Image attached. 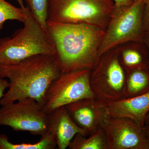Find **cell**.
Segmentation results:
<instances>
[{
    "label": "cell",
    "instance_id": "obj_21",
    "mask_svg": "<svg viewBox=\"0 0 149 149\" xmlns=\"http://www.w3.org/2000/svg\"><path fill=\"white\" fill-rule=\"evenodd\" d=\"M115 3V6L121 7L132 5L135 2L134 0H113Z\"/></svg>",
    "mask_w": 149,
    "mask_h": 149
},
{
    "label": "cell",
    "instance_id": "obj_10",
    "mask_svg": "<svg viewBox=\"0 0 149 149\" xmlns=\"http://www.w3.org/2000/svg\"><path fill=\"white\" fill-rule=\"evenodd\" d=\"M65 107L73 121L88 136L100 127L107 116L105 105L95 98L82 99Z\"/></svg>",
    "mask_w": 149,
    "mask_h": 149
},
{
    "label": "cell",
    "instance_id": "obj_4",
    "mask_svg": "<svg viewBox=\"0 0 149 149\" xmlns=\"http://www.w3.org/2000/svg\"><path fill=\"white\" fill-rule=\"evenodd\" d=\"M114 6L113 0H49L48 21L106 29Z\"/></svg>",
    "mask_w": 149,
    "mask_h": 149
},
{
    "label": "cell",
    "instance_id": "obj_11",
    "mask_svg": "<svg viewBox=\"0 0 149 149\" xmlns=\"http://www.w3.org/2000/svg\"><path fill=\"white\" fill-rule=\"evenodd\" d=\"M106 109L108 116L130 118L143 127L149 112V91L109 103L106 105Z\"/></svg>",
    "mask_w": 149,
    "mask_h": 149
},
{
    "label": "cell",
    "instance_id": "obj_20",
    "mask_svg": "<svg viewBox=\"0 0 149 149\" xmlns=\"http://www.w3.org/2000/svg\"><path fill=\"white\" fill-rule=\"evenodd\" d=\"M9 81L4 78L0 77V100L4 95L5 91L8 88Z\"/></svg>",
    "mask_w": 149,
    "mask_h": 149
},
{
    "label": "cell",
    "instance_id": "obj_14",
    "mask_svg": "<svg viewBox=\"0 0 149 149\" xmlns=\"http://www.w3.org/2000/svg\"><path fill=\"white\" fill-rule=\"evenodd\" d=\"M127 97L142 95L149 91V67L125 70Z\"/></svg>",
    "mask_w": 149,
    "mask_h": 149
},
{
    "label": "cell",
    "instance_id": "obj_17",
    "mask_svg": "<svg viewBox=\"0 0 149 149\" xmlns=\"http://www.w3.org/2000/svg\"><path fill=\"white\" fill-rule=\"evenodd\" d=\"M27 6L35 19L47 34L49 0H24Z\"/></svg>",
    "mask_w": 149,
    "mask_h": 149
},
{
    "label": "cell",
    "instance_id": "obj_12",
    "mask_svg": "<svg viewBox=\"0 0 149 149\" xmlns=\"http://www.w3.org/2000/svg\"><path fill=\"white\" fill-rule=\"evenodd\" d=\"M48 131L55 138L58 149H65L77 134L88 136L87 132L73 121L65 106L60 107L48 114Z\"/></svg>",
    "mask_w": 149,
    "mask_h": 149
},
{
    "label": "cell",
    "instance_id": "obj_19",
    "mask_svg": "<svg viewBox=\"0 0 149 149\" xmlns=\"http://www.w3.org/2000/svg\"><path fill=\"white\" fill-rule=\"evenodd\" d=\"M143 12V26L145 33L149 32V0H144Z\"/></svg>",
    "mask_w": 149,
    "mask_h": 149
},
{
    "label": "cell",
    "instance_id": "obj_22",
    "mask_svg": "<svg viewBox=\"0 0 149 149\" xmlns=\"http://www.w3.org/2000/svg\"><path fill=\"white\" fill-rule=\"evenodd\" d=\"M144 42L145 43L148 49L149 53V32H146L145 33V36H144Z\"/></svg>",
    "mask_w": 149,
    "mask_h": 149
},
{
    "label": "cell",
    "instance_id": "obj_1",
    "mask_svg": "<svg viewBox=\"0 0 149 149\" xmlns=\"http://www.w3.org/2000/svg\"><path fill=\"white\" fill-rule=\"evenodd\" d=\"M47 28L54 58L61 73L93 68L105 29L90 24L49 21Z\"/></svg>",
    "mask_w": 149,
    "mask_h": 149
},
{
    "label": "cell",
    "instance_id": "obj_18",
    "mask_svg": "<svg viewBox=\"0 0 149 149\" xmlns=\"http://www.w3.org/2000/svg\"><path fill=\"white\" fill-rule=\"evenodd\" d=\"M25 18V15L21 8L16 7L5 0H0V31L6 21L15 20L23 22Z\"/></svg>",
    "mask_w": 149,
    "mask_h": 149
},
{
    "label": "cell",
    "instance_id": "obj_25",
    "mask_svg": "<svg viewBox=\"0 0 149 149\" xmlns=\"http://www.w3.org/2000/svg\"><path fill=\"white\" fill-rule=\"evenodd\" d=\"M138 1V0H134V1Z\"/></svg>",
    "mask_w": 149,
    "mask_h": 149
},
{
    "label": "cell",
    "instance_id": "obj_5",
    "mask_svg": "<svg viewBox=\"0 0 149 149\" xmlns=\"http://www.w3.org/2000/svg\"><path fill=\"white\" fill-rule=\"evenodd\" d=\"M126 75L117 47L102 54L91 70L95 98L104 105L127 98Z\"/></svg>",
    "mask_w": 149,
    "mask_h": 149
},
{
    "label": "cell",
    "instance_id": "obj_24",
    "mask_svg": "<svg viewBox=\"0 0 149 149\" xmlns=\"http://www.w3.org/2000/svg\"><path fill=\"white\" fill-rule=\"evenodd\" d=\"M149 124V112L148 115H147L146 118V124Z\"/></svg>",
    "mask_w": 149,
    "mask_h": 149
},
{
    "label": "cell",
    "instance_id": "obj_9",
    "mask_svg": "<svg viewBox=\"0 0 149 149\" xmlns=\"http://www.w3.org/2000/svg\"><path fill=\"white\" fill-rule=\"evenodd\" d=\"M107 149H149V139L142 127L127 118L107 116L101 124Z\"/></svg>",
    "mask_w": 149,
    "mask_h": 149
},
{
    "label": "cell",
    "instance_id": "obj_7",
    "mask_svg": "<svg viewBox=\"0 0 149 149\" xmlns=\"http://www.w3.org/2000/svg\"><path fill=\"white\" fill-rule=\"evenodd\" d=\"M91 70L61 73L51 84L42 104L47 114L82 99L95 98L90 84Z\"/></svg>",
    "mask_w": 149,
    "mask_h": 149
},
{
    "label": "cell",
    "instance_id": "obj_23",
    "mask_svg": "<svg viewBox=\"0 0 149 149\" xmlns=\"http://www.w3.org/2000/svg\"><path fill=\"white\" fill-rule=\"evenodd\" d=\"M142 128L144 133L149 139V124H145V125L142 127Z\"/></svg>",
    "mask_w": 149,
    "mask_h": 149
},
{
    "label": "cell",
    "instance_id": "obj_13",
    "mask_svg": "<svg viewBox=\"0 0 149 149\" xmlns=\"http://www.w3.org/2000/svg\"><path fill=\"white\" fill-rule=\"evenodd\" d=\"M117 47L121 63L125 70L149 67V51L144 42H128Z\"/></svg>",
    "mask_w": 149,
    "mask_h": 149
},
{
    "label": "cell",
    "instance_id": "obj_16",
    "mask_svg": "<svg viewBox=\"0 0 149 149\" xmlns=\"http://www.w3.org/2000/svg\"><path fill=\"white\" fill-rule=\"evenodd\" d=\"M56 147L54 136L48 131L35 143H13L10 142L6 135L0 134V149H54Z\"/></svg>",
    "mask_w": 149,
    "mask_h": 149
},
{
    "label": "cell",
    "instance_id": "obj_2",
    "mask_svg": "<svg viewBox=\"0 0 149 149\" xmlns=\"http://www.w3.org/2000/svg\"><path fill=\"white\" fill-rule=\"evenodd\" d=\"M61 73L53 56L47 55L32 56L12 65H0V77L9 80L8 90L0 104L29 98L42 106L49 87Z\"/></svg>",
    "mask_w": 149,
    "mask_h": 149
},
{
    "label": "cell",
    "instance_id": "obj_6",
    "mask_svg": "<svg viewBox=\"0 0 149 149\" xmlns=\"http://www.w3.org/2000/svg\"><path fill=\"white\" fill-rule=\"evenodd\" d=\"M144 0L132 5L116 7L98 51V57L108 51L129 42H144L143 26Z\"/></svg>",
    "mask_w": 149,
    "mask_h": 149
},
{
    "label": "cell",
    "instance_id": "obj_3",
    "mask_svg": "<svg viewBox=\"0 0 149 149\" xmlns=\"http://www.w3.org/2000/svg\"><path fill=\"white\" fill-rule=\"evenodd\" d=\"M16 1L25 15L24 27L17 30L12 37L0 39V65L16 64L37 55H54L49 36L24 6L22 0Z\"/></svg>",
    "mask_w": 149,
    "mask_h": 149
},
{
    "label": "cell",
    "instance_id": "obj_8",
    "mask_svg": "<svg viewBox=\"0 0 149 149\" xmlns=\"http://www.w3.org/2000/svg\"><path fill=\"white\" fill-rule=\"evenodd\" d=\"M1 125L8 126L14 131H27L41 136L48 131L49 117L39 103L27 98L2 106Z\"/></svg>",
    "mask_w": 149,
    "mask_h": 149
},
{
    "label": "cell",
    "instance_id": "obj_15",
    "mask_svg": "<svg viewBox=\"0 0 149 149\" xmlns=\"http://www.w3.org/2000/svg\"><path fill=\"white\" fill-rule=\"evenodd\" d=\"M68 148L70 149H107L105 134L100 127L88 136L76 134Z\"/></svg>",
    "mask_w": 149,
    "mask_h": 149
}]
</instances>
